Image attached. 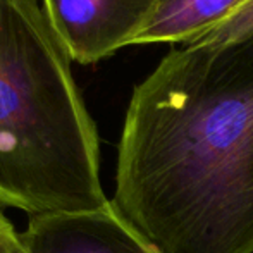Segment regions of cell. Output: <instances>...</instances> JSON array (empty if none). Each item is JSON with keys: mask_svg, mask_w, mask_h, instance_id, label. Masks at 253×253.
<instances>
[{"mask_svg": "<svg viewBox=\"0 0 253 253\" xmlns=\"http://www.w3.org/2000/svg\"><path fill=\"white\" fill-rule=\"evenodd\" d=\"M253 33V0H248L247 3L236 9L229 17L217 24L213 30L205 33L202 38H198L195 47H217V45H227L238 42L241 38Z\"/></svg>", "mask_w": 253, "mask_h": 253, "instance_id": "cell-6", "label": "cell"}, {"mask_svg": "<svg viewBox=\"0 0 253 253\" xmlns=\"http://www.w3.org/2000/svg\"><path fill=\"white\" fill-rule=\"evenodd\" d=\"M23 240L28 253H162L112 202L95 212L30 217Z\"/></svg>", "mask_w": 253, "mask_h": 253, "instance_id": "cell-4", "label": "cell"}, {"mask_svg": "<svg viewBox=\"0 0 253 253\" xmlns=\"http://www.w3.org/2000/svg\"><path fill=\"white\" fill-rule=\"evenodd\" d=\"M248 0H155L134 45H191Z\"/></svg>", "mask_w": 253, "mask_h": 253, "instance_id": "cell-5", "label": "cell"}, {"mask_svg": "<svg viewBox=\"0 0 253 253\" xmlns=\"http://www.w3.org/2000/svg\"><path fill=\"white\" fill-rule=\"evenodd\" d=\"M73 62L91 66L136 42L155 0H38Z\"/></svg>", "mask_w": 253, "mask_h": 253, "instance_id": "cell-3", "label": "cell"}, {"mask_svg": "<svg viewBox=\"0 0 253 253\" xmlns=\"http://www.w3.org/2000/svg\"><path fill=\"white\" fill-rule=\"evenodd\" d=\"M110 202L162 253H253V33L172 48L134 86Z\"/></svg>", "mask_w": 253, "mask_h": 253, "instance_id": "cell-1", "label": "cell"}, {"mask_svg": "<svg viewBox=\"0 0 253 253\" xmlns=\"http://www.w3.org/2000/svg\"><path fill=\"white\" fill-rule=\"evenodd\" d=\"M38 0H0V205L30 217L109 205L100 138Z\"/></svg>", "mask_w": 253, "mask_h": 253, "instance_id": "cell-2", "label": "cell"}, {"mask_svg": "<svg viewBox=\"0 0 253 253\" xmlns=\"http://www.w3.org/2000/svg\"><path fill=\"white\" fill-rule=\"evenodd\" d=\"M0 253H28L23 233H17L14 224L0 210Z\"/></svg>", "mask_w": 253, "mask_h": 253, "instance_id": "cell-7", "label": "cell"}]
</instances>
